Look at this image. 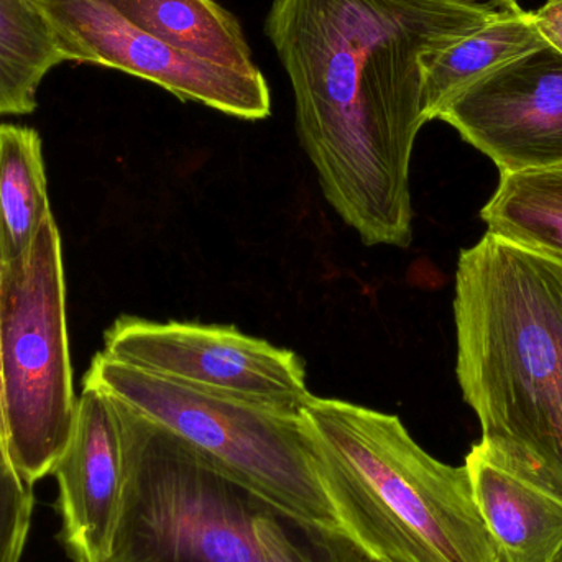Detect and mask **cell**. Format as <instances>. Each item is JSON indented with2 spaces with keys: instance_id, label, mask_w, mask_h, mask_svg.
I'll list each match as a JSON object with an SVG mask.
<instances>
[{
  "instance_id": "cell-1",
  "label": "cell",
  "mask_w": 562,
  "mask_h": 562,
  "mask_svg": "<svg viewBox=\"0 0 562 562\" xmlns=\"http://www.w3.org/2000/svg\"><path fill=\"white\" fill-rule=\"evenodd\" d=\"M504 12L468 0H273L267 35L293 88L301 145L327 203L366 246L413 240L422 56Z\"/></svg>"
},
{
  "instance_id": "cell-2",
  "label": "cell",
  "mask_w": 562,
  "mask_h": 562,
  "mask_svg": "<svg viewBox=\"0 0 562 562\" xmlns=\"http://www.w3.org/2000/svg\"><path fill=\"white\" fill-rule=\"evenodd\" d=\"M454 323L481 441L562 494V262L485 234L459 256Z\"/></svg>"
},
{
  "instance_id": "cell-3",
  "label": "cell",
  "mask_w": 562,
  "mask_h": 562,
  "mask_svg": "<svg viewBox=\"0 0 562 562\" xmlns=\"http://www.w3.org/2000/svg\"><path fill=\"white\" fill-rule=\"evenodd\" d=\"M340 530L373 562H502L465 465L432 458L402 419L311 395L301 408Z\"/></svg>"
},
{
  "instance_id": "cell-4",
  "label": "cell",
  "mask_w": 562,
  "mask_h": 562,
  "mask_svg": "<svg viewBox=\"0 0 562 562\" xmlns=\"http://www.w3.org/2000/svg\"><path fill=\"white\" fill-rule=\"evenodd\" d=\"M109 398L121 425L125 479L108 562H262L304 525L170 429Z\"/></svg>"
},
{
  "instance_id": "cell-5",
  "label": "cell",
  "mask_w": 562,
  "mask_h": 562,
  "mask_svg": "<svg viewBox=\"0 0 562 562\" xmlns=\"http://www.w3.org/2000/svg\"><path fill=\"white\" fill-rule=\"evenodd\" d=\"M82 386L180 436L284 517L340 531L314 468L301 409L194 389L95 353Z\"/></svg>"
},
{
  "instance_id": "cell-6",
  "label": "cell",
  "mask_w": 562,
  "mask_h": 562,
  "mask_svg": "<svg viewBox=\"0 0 562 562\" xmlns=\"http://www.w3.org/2000/svg\"><path fill=\"white\" fill-rule=\"evenodd\" d=\"M3 423L10 459L35 485L53 475L76 415L61 236L49 214L23 259L3 266Z\"/></svg>"
},
{
  "instance_id": "cell-7",
  "label": "cell",
  "mask_w": 562,
  "mask_h": 562,
  "mask_svg": "<svg viewBox=\"0 0 562 562\" xmlns=\"http://www.w3.org/2000/svg\"><path fill=\"white\" fill-rule=\"evenodd\" d=\"M155 375L194 389L301 409L313 393L306 367L293 350L273 346L234 326L194 321L117 317L104 333V350Z\"/></svg>"
},
{
  "instance_id": "cell-8",
  "label": "cell",
  "mask_w": 562,
  "mask_h": 562,
  "mask_svg": "<svg viewBox=\"0 0 562 562\" xmlns=\"http://www.w3.org/2000/svg\"><path fill=\"white\" fill-rule=\"evenodd\" d=\"M71 61H88L147 79L183 101L244 121L272 112L262 72L247 75L187 55L124 19L105 0H36Z\"/></svg>"
},
{
  "instance_id": "cell-9",
  "label": "cell",
  "mask_w": 562,
  "mask_h": 562,
  "mask_svg": "<svg viewBox=\"0 0 562 562\" xmlns=\"http://www.w3.org/2000/svg\"><path fill=\"white\" fill-rule=\"evenodd\" d=\"M446 122L501 173L562 165V55L550 45L520 56L449 99Z\"/></svg>"
},
{
  "instance_id": "cell-10",
  "label": "cell",
  "mask_w": 562,
  "mask_h": 562,
  "mask_svg": "<svg viewBox=\"0 0 562 562\" xmlns=\"http://www.w3.org/2000/svg\"><path fill=\"white\" fill-rule=\"evenodd\" d=\"M58 482V541L71 562H108L124 495V448L114 403L82 386Z\"/></svg>"
},
{
  "instance_id": "cell-11",
  "label": "cell",
  "mask_w": 562,
  "mask_h": 562,
  "mask_svg": "<svg viewBox=\"0 0 562 562\" xmlns=\"http://www.w3.org/2000/svg\"><path fill=\"white\" fill-rule=\"evenodd\" d=\"M475 504L502 562L562 557V494L485 442L465 456Z\"/></svg>"
},
{
  "instance_id": "cell-12",
  "label": "cell",
  "mask_w": 562,
  "mask_h": 562,
  "mask_svg": "<svg viewBox=\"0 0 562 562\" xmlns=\"http://www.w3.org/2000/svg\"><path fill=\"white\" fill-rule=\"evenodd\" d=\"M154 38L203 61L259 75L233 13L213 0H105Z\"/></svg>"
},
{
  "instance_id": "cell-13",
  "label": "cell",
  "mask_w": 562,
  "mask_h": 562,
  "mask_svg": "<svg viewBox=\"0 0 562 562\" xmlns=\"http://www.w3.org/2000/svg\"><path fill=\"white\" fill-rule=\"evenodd\" d=\"M541 38L527 10H507L477 32L452 45L422 56L423 95L426 122L436 121L442 105L465 86L494 69L543 48Z\"/></svg>"
},
{
  "instance_id": "cell-14",
  "label": "cell",
  "mask_w": 562,
  "mask_h": 562,
  "mask_svg": "<svg viewBox=\"0 0 562 562\" xmlns=\"http://www.w3.org/2000/svg\"><path fill=\"white\" fill-rule=\"evenodd\" d=\"M53 214L42 138L22 125L0 124V262L23 259Z\"/></svg>"
},
{
  "instance_id": "cell-15",
  "label": "cell",
  "mask_w": 562,
  "mask_h": 562,
  "mask_svg": "<svg viewBox=\"0 0 562 562\" xmlns=\"http://www.w3.org/2000/svg\"><path fill=\"white\" fill-rule=\"evenodd\" d=\"M63 61L71 56L36 0H0V117L32 114L43 78Z\"/></svg>"
},
{
  "instance_id": "cell-16",
  "label": "cell",
  "mask_w": 562,
  "mask_h": 562,
  "mask_svg": "<svg viewBox=\"0 0 562 562\" xmlns=\"http://www.w3.org/2000/svg\"><path fill=\"white\" fill-rule=\"evenodd\" d=\"M481 216L487 233L562 262V165L501 173Z\"/></svg>"
},
{
  "instance_id": "cell-17",
  "label": "cell",
  "mask_w": 562,
  "mask_h": 562,
  "mask_svg": "<svg viewBox=\"0 0 562 562\" xmlns=\"http://www.w3.org/2000/svg\"><path fill=\"white\" fill-rule=\"evenodd\" d=\"M33 504V485L16 471L0 431V562L22 561Z\"/></svg>"
},
{
  "instance_id": "cell-18",
  "label": "cell",
  "mask_w": 562,
  "mask_h": 562,
  "mask_svg": "<svg viewBox=\"0 0 562 562\" xmlns=\"http://www.w3.org/2000/svg\"><path fill=\"white\" fill-rule=\"evenodd\" d=\"M262 562H373L340 531L301 525L293 537Z\"/></svg>"
},
{
  "instance_id": "cell-19",
  "label": "cell",
  "mask_w": 562,
  "mask_h": 562,
  "mask_svg": "<svg viewBox=\"0 0 562 562\" xmlns=\"http://www.w3.org/2000/svg\"><path fill=\"white\" fill-rule=\"evenodd\" d=\"M530 13L541 38L562 55V0H544Z\"/></svg>"
},
{
  "instance_id": "cell-20",
  "label": "cell",
  "mask_w": 562,
  "mask_h": 562,
  "mask_svg": "<svg viewBox=\"0 0 562 562\" xmlns=\"http://www.w3.org/2000/svg\"><path fill=\"white\" fill-rule=\"evenodd\" d=\"M2 277H3V263L0 262V301H2ZM0 313H2V307H0ZM0 431H2L3 438H5V423H3L2 366H0Z\"/></svg>"
},
{
  "instance_id": "cell-21",
  "label": "cell",
  "mask_w": 562,
  "mask_h": 562,
  "mask_svg": "<svg viewBox=\"0 0 562 562\" xmlns=\"http://www.w3.org/2000/svg\"><path fill=\"white\" fill-rule=\"evenodd\" d=\"M468 2L491 3V5L501 7V9L514 10L520 7L518 0H468Z\"/></svg>"
},
{
  "instance_id": "cell-22",
  "label": "cell",
  "mask_w": 562,
  "mask_h": 562,
  "mask_svg": "<svg viewBox=\"0 0 562 562\" xmlns=\"http://www.w3.org/2000/svg\"><path fill=\"white\" fill-rule=\"evenodd\" d=\"M557 562H562V557L560 558V560H558Z\"/></svg>"
}]
</instances>
